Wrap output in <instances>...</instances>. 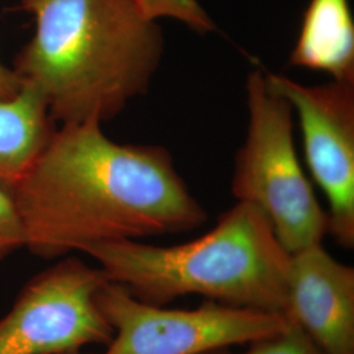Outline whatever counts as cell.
I'll return each instance as SVG.
<instances>
[{
	"label": "cell",
	"mask_w": 354,
	"mask_h": 354,
	"mask_svg": "<svg viewBox=\"0 0 354 354\" xmlns=\"http://www.w3.org/2000/svg\"><path fill=\"white\" fill-rule=\"evenodd\" d=\"M12 190L24 248L46 260L188 232L207 221L171 152L118 143L95 121L57 127Z\"/></svg>",
	"instance_id": "6da1fadb"
},
{
	"label": "cell",
	"mask_w": 354,
	"mask_h": 354,
	"mask_svg": "<svg viewBox=\"0 0 354 354\" xmlns=\"http://www.w3.org/2000/svg\"><path fill=\"white\" fill-rule=\"evenodd\" d=\"M19 10L33 16L35 33L13 74L57 125H102L150 89L165 37L137 0H32Z\"/></svg>",
	"instance_id": "7a4b0ae2"
},
{
	"label": "cell",
	"mask_w": 354,
	"mask_h": 354,
	"mask_svg": "<svg viewBox=\"0 0 354 354\" xmlns=\"http://www.w3.org/2000/svg\"><path fill=\"white\" fill-rule=\"evenodd\" d=\"M108 281L147 304L165 306L201 295L221 304L286 317V274L290 260L266 215L241 203L194 241L155 245L108 241L89 247Z\"/></svg>",
	"instance_id": "3957f363"
},
{
	"label": "cell",
	"mask_w": 354,
	"mask_h": 354,
	"mask_svg": "<svg viewBox=\"0 0 354 354\" xmlns=\"http://www.w3.org/2000/svg\"><path fill=\"white\" fill-rule=\"evenodd\" d=\"M245 99L248 127L235 158L234 197L266 215L290 254L320 244L328 234V214L299 162L290 104L272 88L261 67L247 76Z\"/></svg>",
	"instance_id": "277c9868"
},
{
	"label": "cell",
	"mask_w": 354,
	"mask_h": 354,
	"mask_svg": "<svg viewBox=\"0 0 354 354\" xmlns=\"http://www.w3.org/2000/svg\"><path fill=\"white\" fill-rule=\"evenodd\" d=\"M113 337L102 354H206L250 345L290 324L289 317L207 299L189 310L143 302L108 281L97 294Z\"/></svg>",
	"instance_id": "5b68a950"
},
{
	"label": "cell",
	"mask_w": 354,
	"mask_h": 354,
	"mask_svg": "<svg viewBox=\"0 0 354 354\" xmlns=\"http://www.w3.org/2000/svg\"><path fill=\"white\" fill-rule=\"evenodd\" d=\"M106 282L99 266L70 256L38 273L0 319V354H68L108 345L113 329L97 304Z\"/></svg>",
	"instance_id": "8992f818"
},
{
	"label": "cell",
	"mask_w": 354,
	"mask_h": 354,
	"mask_svg": "<svg viewBox=\"0 0 354 354\" xmlns=\"http://www.w3.org/2000/svg\"><path fill=\"white\" fill-rule=\"evenodd\" d=\"M272 88L298 115L306 165L328 201V234L354 247V82L306 86L266 71Z\"/></svg>",
	"instance_id": "52a82bcc"
},
{
	"label": "cell",
	"mask_w": 354,
	"mask_h": 354,
	"mask_svg": "<svg viewBox=\"0 0 354 354\" xmlns=\"http://www.w3.org/2000/svg\"><path fill=\"white\" fill-rule=\"evenodd\" d=\"M286 317L323 354H354V268L315 244L290 254Z\"/></svg>",
	"instance_id": "ba28073f"
},
{
	"label": "cell",
	"mask_w": 354,
	"mask_h": 354,
	"mask_svg": "<svg viewBox=\"0 0 354 354\" xmlns=\"http://www.w3.org/2000/svg\"><path fill=\"white\" fill-rule=\"evenodd\" d=\"M290 64L354 82V21L349 0H310Z\"/></svg>",
	"instance_id": "9c48e42d"
},
{
	"label": "cell",
	"mask_w": 354,
	"mask_h": 354,
	"mask_svg": "<svg viewBox=\"0 0 354 354\" xmlns=\"http://www.w3.org/2000/svg\"><path fill=\"white\" fill-rule=\"evenodd\" d=\"M58 125L30 89L0 99V181L13 187L28 172Z\"/></svg>",
	"instance_id": "30bf717a"
},
{
	"label": "cell",
	"mask_w": 354,
	"mask_h": 354,
	"mask_svg": "<svg viewBox=\"0 0 354 354\" xmlns=\"http://www.w3.org/2000/svg\"><path fill=\"white\" fill-rule=\"evenodd\" d=\"M146 17L174 19L197 33L214 32L215 24L198 0H137Z\"/></svg>",
	"instance_id": "8fae6325"
},
{
	"label": "cell",
	"mask_w": 354,
	"mask_h": 354,
	"mask_svg": "<svg viewBox=\"0 0 354 354\" xmlns=\"http://www.w3.org/2000/svg\"><path fill=\"white\" fill-rule=\"evenodd\" d=\"M206 354H323L308 336L290 320V324L279 333L248 345L241 353L219 349Z\"/></svg>",
	"instance_id": "7c38bea8"
},
{
	"label": "cell",
	"mask_w": 354,
	"mask_h": 354,
	"mask_svg": "<svg viewBox=\"0 0 354 354\" xmlns=\"http://www.w3.org/2000/svg\"><path fill=\"white\" fill-rule=\"evenodd\" d=\"M24 230L13 197L12 187L0 181V263L24 248Z\"/></svg>",
	"instance_id": "4fadbf2b"
},
{
	"label": "cell",
	"mask_w": 354,
	"mask_h": 354,
	"mask_svg": "<svg viewBox=\"0 0 354 354\" xmlns=\"http://www.w3.org/2000/svg\"><path fill=\"white\" fill-rule=\"evenodd\" d=\"M21 91V86L12 68L0 62V99H12Z\"/></svg>",
	"instance_id": "5bb4252c"
},
{
	"label": "cell",
	"mask_w": 354,
	"mask_h": 354,
	"mask_svg": "<svg viewBox=\"0 0 354 354\" xmlns=\"http://www.w3.org/2000/svg\"><path fill=\"white\" fill-rule=\"evenodd\" d=\"M29 1H32V0H20V4H19V7H20V6H24V4L29 3Z\"/></svg>",
	"instance_id": "9a60e30c"
},
{
	"label": "cell",
	"mask_w": 354,
	"mask_h": 354,
	"mask_svg": "<svg viewBox=\"0 0 354 354\" xmlns=\"http://www.w3.org/2000/svg\"><path fill=\"white\" fill-rule=\"evenodd\" d=\"M68 354H87V353H83V352H75V353H68Z\"/></svg>",
	"instance_id": "2e32d148"
}]
</instances>
